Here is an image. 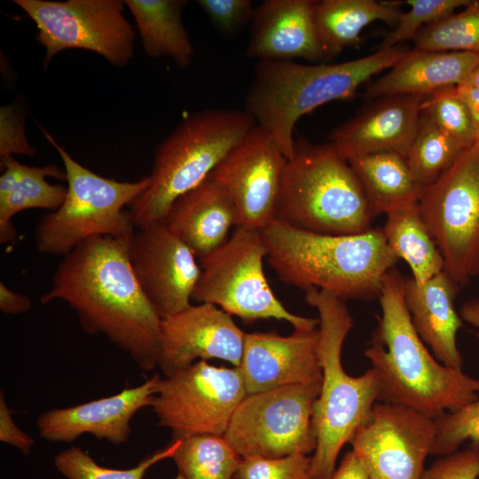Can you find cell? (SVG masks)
<instances>
[{"instance_id":"1","label":"cell","mask_w":479,"mask_h":479,"mask_svg":"<svg viewBox=\"0 0 479 479\" xmlns=\"http://www.w3.org/2000/svg\"><path fill=\"white\" fill-rule=\"evenodd\" d=\"M129 242L112 237L82 242L63 256L40 300L66 302L87 334L106 336L151 371L158 365L161 318L134 274Z\"/></svg>"},{"instance_id":"2","label":"cell","mask_w":479,"mask_h":479,"mask_svg":"<svg viewBox=\"0 0 479 479\" xmlns=\"http://www.w3.org/2000/svg\"><path fill=\"white\" fill-rule=\"evenodd\" d=\"M404 288V279L392 269L383 281L381 314L364 355L378 378V402L436 419L475 401L479 379L444 365L428 351L412 324Z\"/></svg>"},{"instance_id":"3","label":"cell","mask_w":479,"mask_h":479,"mask_svg":"<svg viewBox=\"0 0 479 479\" xmlns=\"http://www.w3.org/2000/svg\"><path fill=\"white\" fill-rule=\"evenodd\" d=\"M259 232L266 259L282 282L304 291L323 290L343 301L379 298L386 275L398 262L382 228L331 235L273 220Z\"/></svg>"},{"instance_id":"4","label":"cell","mask_w":479,"mask_h":479,"mask_svg":"<svg viewBox=\"0 0 479 479\" xmlns=\"http://www.w3.org/2000/svg\"><path fill=\"white\" fill-rule=\"evenodd\" d=\"M407 51L395 46L336 64L259 60L246 94L245 110L264 128L284 156H293L294 130L301 117L334 100L353 98L373 76L391 68Z\"/></svg>"},{"instance_id":"5","label":"cell","mask_w":479,"mask_h":479,"mask_svg":"<svg viewBox=\"0 0 479 479\" xmlns=\"http://www.w3.org/2000/svg\"><path fill=\"white\" fill-rule=\"evenodd\" d=\"M373 218L357 177L335 146L295 140L274 220L316 233L351 235L372 229Z\"/></svg>"},{"instance_id":"6","label":"cell","mask_w":479,"mask_h":479,"mask_svg":"<svg viewBox=\"0 0 479 479\" xmlns=\"http://www.w3.org/2000/svg\"><path fill=\"white\" fill-rule=\"evenodd\" d=\"M305 301L318 313V355L322 383L313 409L317 445L311 456L313 479H329L337 457L378 402V378L369 368L359 376L348 374L342 349L353 318L345 301L323 290L305 291Z\"/></svg>"},{"instance_id":"7","label":"cell","mask_w":479,"mask_h":479,"mask_svg":"<svg viewBox=\"0 0 479 479\" xmlns=\"http://www.w3.org/2000/svg\"><path fill=\"white\" fill-rule=\"evenodd\" d=\"M255 125L245 109L187 114L155 151L150 185L129 207L134 226L162 222L173 203L206 180Z\"/></svg>"},{"instance_id":"8","label":"cell","mask_w":479,"mask_h":479,"mask_svg":"<svg viewBox=\"0 0 479 479\" xmlns=\"http://www.w3.org/2000/svg\"><path fill=\"white\" fill-rule=\"evenodd\" d=\"M42 130L62 159L67 186L62 205L44 216L37 225L39 252L64 256L94 237L130 239L136 227L125 207L149 186L148 176L135 182L101 177L78 163Z\"/></svg>"},{"instance_id":"9","label":"cell","mask_w":479,"mask_h":479,"mask_svg":"<svg viewBox=\"0 0 479 479\" xmlns=\"http://www.w3.org/2000/svg\"><path fill=\"white\" fill-rule=\"evenodd\" d=\"M266 250L259 230L238 226L229 240L200 260L192 300L218 306L245 322L274 318L294 329H312L318 318L291 313L272 292L263 271Z\"/></svg>"},{"instance_id":"10","label":"cell","mask_w":479,"mask_h":479,"mask_svg":"<svg viewBox=\"0 0 479 479\" xmlns=\"http://www.w3.org/2000/svg\"><path fill=\"white\" fill-rule=\"evenodd\" d=\"M418 205L444 271L459 288L466 286L479 275V143L422 187Z\"/></svg>"},{"instance_id":"11","label":"cell","mask_w":479,"mask_h":479,"mask_svg":"<svg viewBox=\"0 0 479 479\" xmlns=\"http://www.w3.org/2000/svg\"><path fill=\"white\" fill-rule=\"evenodd\" d=\"M321 383L247 394L224 437L241 458L275 459L314 452L313 409Z\"/></svg>"},{"instance_id":"12","label":"cell","mask_w":479,"mask_h":479,"mask_svg":"<svg viewBox=\"0 0 479 479\" xmlns=\"http://www.w3.org/2000/svg\"><path fill=\"white\" fill-rule=\"evenodd\" d=\"M37 27L36 40L45 50L43 66L60 51L96 52L116 67L133 58L136 32L123 14L122 0H15Z\"/></svg>"},{"instance_id":"13","label":"cell","mask_w":479,"mask_h":479,"mask_svg":"<svg viewBox=\"0 0 479 479\" xmlns=\"http://www.w3.org/2000/svg\"><path fill=\"white\" fill-rule=\"evenodd\" d=\"M246 395L239 367L200 360L171 375L160 376L150 407L158 425L170 429L173 440L224 436Z\"/></svg>"},{"instance_id":"14","label":"cell","mask_w":479,"mask_h":479,"mask_svg":"<svg viewBox=\"0 0 479 479\" xmlns=\"http://www.w3.org/2000/svg\"><path fill=\"white\" fill-rule=\"evenodd\" d=\"M436 436L435 419L377 402L349 444L370 479H420Z\"/></svg>"},{"instance_id":"15","label":"cell","mask_w":479,"mask_h":479,"mask_svg":"<svg viewBox=\"0 0 479 479\" xmlns=\"http://www.w3.org/2000/svg\"><path fill=\"white\" fill-rule=\"evenodd\" d=\"M287 160L270 132L256 124L214 169L211 177L236 207L239 226L261 230L274 220Z\"/></svg>"},{"instance_id":"16","label":"cell","mask_w":479,"mask_h":479,"mask_svg":"<svg viewBox=\"0 0 479 479\" xmlns=\"http://www.w3.org/2000/svg\"><path fill=\"white\" fill-rule=\"evenodd\" d=\"M129 257L142 290L161 318L191 305L200 267L192 251L163 222L134 232Z\"/></svg>"},{"instance_id":"17","label":"cell","mask_w":479,"mask_h":479,"mask_svg":"<svg viewBox=\"0 0 479 479\" xmlns=\"http://www.w3.org/2000/svg\"><path fill=\"white\" fill-rule=\"evenodd\" d=\"M245 336L232 316L217 306L205 302L191 304L161 318L157 366L164 376L210 358L225 360L239 367Z\"/></svg>"},{"instance_id":"18","label":"cell","mask_w":479,"mask_h":479,"mask_svg":"<svg viewBox=\"0 0 479 479\" xmlns=\"http://www.w3.org/2000/svg\"><path fill=\"white\" fill-rule=\"evenodd\" d=\"M318 345V327L294 329L287 336L276 332L246 333L239 368L247 394L287 385L321 383Z\"/></svg>"},{"instance_id":"19","label":"cell","mask_w":479,"mask_h":479,"mask_svg":"<svg viewBox=\"0 0 479 479\" xmlns=\"http://www.w3.org/2000/svg\"><path fill=\"white\" fill-rule=\"evenodd\" d=\"M159 374L119 393L66 408L43 412L36 420L44 440L71 443L90 434L99 440L122 444L129 440L130 421L141 409L150 406Z\"/></svg>"},{"instance_id":"20","label":"cell","mask_w":479,"mask_h":479,"mask_svg":"<svg viewBox=\"0 0 479 479\" xmlns=\"http://www.w3.org/2000/svg\"><path fill=\"white\" fill-rule=\"evenodd\" d=\"M424 97L391 95L375 98L331 131L330 142L347 160L372 153L406 157L416 136Z\"/></svg>"},{"instance_id":"21","label":"cell","mask_w":479,"mask_h":479,"mask_svg":"<svg viewBox=\"0 0 479 479\" xmlns=\"http://www.w3.org/2000/svg\"><path fill=\"white\" fill-rule=\"evenodd\" d=\"M312 0H265L254 9L246 56L259 60L327 59Z\"/></svg>"},{"instance_id":"22","label":"cell","mask_w":479,"mask_h":479,"mask_svg":"<svg viewBox=\"0 0 479 479\" xmlns=\"http://www.w3.org/2000/svg\"><path fill=\"white\" fill-rule=\"evenodd\" d=\"M162 222L200 260L229 240L239 216L229 194L210 175L179 197Z\"/></svg>"},{"instance_id":"23","label":"cell","mask_w":479,"mask_h":479,"mask_svg":"<svg viewBox=\"0 0 479 479\" xmlns=\"http://www.w3.org/2000/svg\"><path fill=\"white\" fill-rule=\"evenodd\" d=\"M459 289L444 271L422 284L404 279L405 303L417 333L439 362L455 369L463 365L457 345L462 318L454 306Z\"/></svg>"},{"instance_id":"24","label":"cell","mask_w":479,"mask_h":479,"mask_svg":"<svg viewBox=\"0 0 479 479\" xmlns=\"http://www.w3.org/2000/svg\"><path fill=\"white\" fill-rule=\"evenodd\" d=\"M478 65L479 52L413 48L371 83L363 95L372 99L391 95L426 97L462 84Z\"/></svg>"},{"instance_id":"25","label":"cell","mask_w":479,"mask_h":479,"mask_svg":"<svg viewBox=\"0 0 479 479\" xmlns=\"http://www.w3.org/2000/svg\"><path fill=\"white\" fill-rule=\"evenodd\" d=\"M4 171L0 177V241L8 243L17 237L14 216L31 208L58 209L65 200L67 187L51 185L47 177L66 180V172L58 165L31 167L12 155L0 158Z\"/></svg>"},{"instance_id":"26","label":"cell","mask_w":479,"mask_h":479,"mask_svg":"<svg viewBox=\"0 0 479 479\" xmlns=\"http://www.w3.org/2000/svg\"><path fill=\"white\" fill-rule=\"evenodd\" d=\"M396 1L322 0L314 5V23L327 59L360 44L363 29L376 20L397 26L401 14Z\"/></svg>"},{"instance_id":"27","label":"cell","mask_w":479,"mask_h":479,"mask_svg":"<svg viewBox=\"0 0 479 479\" xmlns=\"http://www.w3.org/2000/svg\"><path fill=\"white\" fill-rule=\"evenodd\" d=\"M145 52L150 58L169 57L179 67L192 60L193 47L184 25L185 0H125Z\"/></svg>"},{"instance_id":"28","label":"cell","mask_w":479,"mask_h":479,"mask_svg":"<svg viewBox=\"0 0 479 479\" xmlns=\"http://www.w3.org/2000/svg\"><path fill=\"white\" fill-rule=\"evenodd\" d=\"M365 193L374 217L418 201L422 187L413 179L404 156L378 152L348 160Z\"/></svg>"},{"instance_id":"29","label":"cell","mask_w":479,"mask_h":479,"mask_svg":"<svg viewBox=\"0 0 479 479\" xmlns=\"http://www.w3.org/2000/svg\"><path fill=\"white\" fill-rule=\"evenodd\" d=\"M382 228L396 257L403 259L419 284L443 271V256L420 212L418 201L398 207L388 214Z\"/></svg>"},{"instance_id":"30","label":"cell","mask_w":479,"mask_h":479,"mask_svg":"<svg viewBox=\"0 0 479 479\" xmlns=\"http://www.w3.org/2000/svg\"><path fill=\"white\" fill-rule=\"evenodd\" d=\"M179 441L171 458L185 479H233L242 458L224 436L198 435Z\"/></svg>"},{"instance_id":"31","label":"cell","mask_w":479,"mask_h":479,"mask_svg":"<svg viewBox=\"0 0 479 479\" xmlns=\"http://www.w3.org/2000/svg\"><path fill=\"white\" fill-rule=\"evenodd\" d=\"M466 148L420 111L416 136L405 157L415 182L421 187L437 179Z\"/></svg>"},{"instance_id":"32","label":"cell","mask_w":479,"mask_h":479,"mask_svg":"<svg viewBox=\"0 0 479 479\" xmlns=\"http://www.w3.org/2000/svg\"><path fill=\"white\" fill-rule=\"evenodd\" d=\"M413 42L414 49L421 51L479 52V0L423 27Z\"/></svg>"},{"instance_id":"33","label":"cell","mask_w":479,"mask_h":479,"mask_svg":"<svg viewBox=\"0 0 479 479\" xmlns=\"http://www.w3.org/2000/svg\"><path fill=\"white\" fill-rule=\"evenodd\" d=\"M179 440L154 452L129 469H114L98 465L86 452L75 446L61 451L54 459L58 471L67 479H143L145 472L157 462L171 458Z\"/></svg>"},{"instance_id":"34","label":"cell","mask_w":479,"mask_h":479,"mask_svg":"<svg viewBox=\"0 0 479 479\" xmlns=\"http://www.w3.org/2000/svg\"><path fill=\"white\" fill-rule=\"evenodd\" d=\"M420 111L466 149L476 143L468 108L449 88L424 97Z\"/></svg>"},{"instance_id":"35","label":"cell","mask_w":479,"mask_h":479,"mask_svg":"<svg viewBox=\"0 0 479 479\" xmlns=\"http://www.w3.org/2000/svg\"><path fill=\"white\" fill-rule=\"evenodd\" d=\"M397 4L411 6L408 12H401L396 27L386 33L379 49L397 46L407 40H414L418 32L425 26L436 22L454 13V11L469 4V0H407L396 1Z\"/></svg>"},{"instance_id":"36","label":"cell","mask_w":479,"mask_h":479,"mask_svg":"<svg viewBox=\"0 0 479 479\" xmlns=\"http://www.w3.org/2000/svg\"><path fill=\"white\" fill-rule=\"evenodd\" d=\"M436 436L431 455L446 456L458 451L466 441L479 446V396L453 412L435 419Z\"/></svg>"},{"instance_id":"37","label":"cell","mask_w":479,"mask_h":479,"mask_svg":"<svg viewBox=\"0 0 479 479\" xmlns=\"http://www.w3.org/2000/svg\"><path fill=\"white\" fill-rule=\"evenodd\" d=\"M233 479H313L311 456L242 458Z\"/></svg>"},{"instance_id":"38","label":"cell","mask_w":479,"mask_h":479,"mask_svg":"<svg viewBox=\"0 0 479 479\" xmlns=\"http://www.w3.org/2000/svg\"><path fill=\"white\" fill-rule=\"evenodd\" d=\"M216 30L224 37L233 38L250 23L254 8L250 0H198Z\"/></svg>"},{"instance_id":"39","label":"cell","mask_w":479,"mask_h":479,"mask_svg":"<svg viewBox=\"0 0 479 479\" xmlns=\"http://www.w3.org/2000/svg\"><path fill=\"white\" fill-rule=\"evenodd\" d=\"M479 477V446L442 456L420 479H477Z\"/></svg>"},{"instance_id":"40","label":"cell","mask_w":479,"mask_h":479,"mask_svg":"<svg viewBox=\"0 0 479 479\" xmlns=\"http://www.w3.org/2000/svg\"><path fill=\"white\" fill-rule=\"evenodd\" d=\"M0 158L13 153L32 156L35 149L27 140L25 118L13 106H4L0 111Z\"/></svg>"},{"instance_id":"41","label":"cell","mask_w":479,"mask_h":479,"mask_svg":"<svg viewBox=\"0 0 479 479\" xmlns=\"http://www.w3.org/2000/svg\"><path fill=\"white\" fill-rule=\"evenodd\" d=\"M0 441L18 448L26 455L31 452L35 445V440L13 420L3 390L0 394Z\"/></svg>"},{"instance_id":"42","label":"cell","mask_w":479,"mask_h":479,"mask_svg":"<svg viewBox=\"0 0 479 479\" xmlns=\"http://www.w3.org/2000/svg\"><path fill=\"white\" fill-rule=\"evenodd\" d=\"M32 306L28 296L10 289L0 282V310L5 314H21L27 312Z\"/></svg>"},{"instance_id":"43","label":"cell","mask_w":479,"mask_h":479,"mask_svg":"<svg viewBox=\"0 0 479 479\" xmlns=\"http://www.w3.org/2000/svg\"><path fill=\"white\" fill-rule=\"evenodd\" d=\"M329 479H370L359 457L351 450L342 458L339 467Z\"/></svg>"},{"instance_id":"44","label":"cell","mask_w":479,"mask_h":479,"mask_svg":"<svg viewBox=\"0 0 479 479\" xmlns=\"http://www.w3.org/2000/svg\"><path fill=\"white\" fill-rule=\"evenodd\" d=\"M449 90L467 105L474 123L476 143H479V89L459 85Z\"/></svg>"},{"instance_id":"45","label":"cell","mask_w":479,"mask_h":479,"mask_svg":"<svg viewBox=\"0 0 479 479\" xmlns=\"http://www.w3.org/2000/svg\"><path fill=\"white\" fill-rule=\"evenodd\" d=\"M460 318L478 329L479 337V299L466 302L460 309Z\"/></svg>"},{"instance_id":"46","label":"cell","mask_w":479,"mask_h":479,"mask_svg":"<svg viewBox=\"0 0 479 479\" xmlns=\"http://www.w3.org/2000/svg\"><path fill=\"white\" fill-rule=\"evenodd\" d=\"M460 85L479 89V65Z\"/></svg>"},{"instance_id":"47","label":"cell","mask_w":479,"mask_h":479,"mask_svg":"<svg viewBox=\"0 0 479 479\" xmlns=\"http://www.w3.org/2000/svg\"><path fill=\"white\" fill-rule=\"evenodd\" d=\"M175 479H185L181 474L178 473Z\"/></svg>"}]
</instances>
